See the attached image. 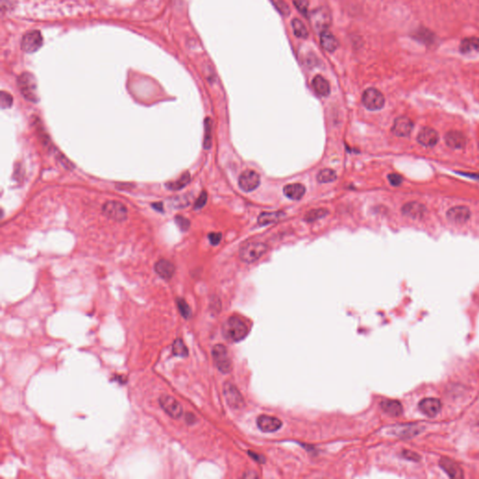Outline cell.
<instances>
[{
  "label": "cell",
  "mask_w": 479,
  "mask_h": 479,
  "mask_svg": "<svg viewBox=\"0 0 479 479\" xmlns=\"http://www.w3.org/2000/svg\"><path fill=\"white\" fill-rule=\"evenodd\" d=\"M414 38L424 44L432 43L433 34L428 29H419L414 35Z\"/></svg>",
  "instance_id": "cell-33"
},
{
  "label": "cell",
  "mask_w": 479,
  "mask_h": 479,
  "mask_svg": "<svg viewBox=\"0 0 479 479\" xmlns=\"http://www.w3.org/2000/svg\"><path fill=\"white\" fill-rule=\"evenodd\" d=\"M207 193H206L205 191H202V193H201V195L197 199L195 205H194V209H195V210H200V209L204 207L205 204L207 203Z\"/></svg>",
  "instance_id": "cell-38"
},
{
  "label": "cell",
  "mask_w": 479,
  "mask_h": 479,
  "mask_svg": "<svg viewBox=\"0 0 479 479\" xmlns=\"http://www.w3.org/2000/svg\"><path fill=\"white\" fill-rule=\"evenodd\" d=\"M17 83L24 98L33 103L38 102V85L32 74L28 72L23 73L18 78Z\"/></svg>",
  "instance_id": "cell-2"
},
{
  "label": "cell",
  "mask_w": 479,
  "mask_h": 479,
  "mask_svg": "<svg viewBox=\"0 0 479 479\" xmlns=\"http://www.w3.org/2000/svg\"><path fill=\"white\" fill-rule=\"evenodd\" d=\"M439 141V135L430 127H423L418 136V142L425 147H433Z\"/></svg>",
  "instance_id": "cell-16"
},
{
  "label": "cell",
  "mask_w": 479,
  "mask_h": 479,
  "mask_svg": "<svg viewBox=\"0 0 479 479\" xmlns=\"http://www.w3.org/2000/svg\"><path fill=\"white\" fill-rule=\"evenodd\" d=\"M387 178H388L390 185H393V186H398V185H401L402 182H403V178L400 175H395V173L388 175Z\"/></svg>",
  "instance_id": "cell-41"
},
{
  "label": "cell",
  "mask_w": 479,
  "mask_h": 479,
  "mask_svg": "<svg viewBox=\"0 0 479 479\" xmlns=\"http://www.w3.org/2000/svg\"><path fill=\"white\" fill-rule=\"evenodd\" d=\"M158 402L160 407L163 409L165 413L169 415L170 418L178 419L182 417L184 412L183 406L175 397H171L170 395H161Z\"/></svg>",
  "instance_id": "cell-8"
},
{
  "label": "cell",
  "mask_w": 479,
  "mask_h": 479,
  "mask_svg": "<svg viewBox=\"0 0 479 479\" xmlns=\"http://www.w3.org/2000/svg\"><path fill=\"white\" fill-rule=\"evenodd\" d=\"M268 246L263 243L251 242L242 245L239 251V256L242 262L254 263L266 254Z\"/></svg>",
  "instance_id": "cell-3"
},
{
  "label": "cell",
  "mask_w": 479,
  "mask_h": 479,
  "mask_svg": "<svg viewBox=\"0 0 479 479\" xmlns=\"http://www.w3.org/2000/svg\"><path fill=\"white\" fill-rule=\"evenodd\" d=\"M292 29L294 32L295 36L299 38H307L309 36V33L307 28L304 26V24L301 22L299 19H293L292 20Z\"/></svg>",
  "instance_id": "cell-29"
},
{
  "label": "cell",
  "mask_w": 479,
  "mask_h": 479,
  "mask_svg": "<svg viewBox=\"0 0 479 479\" xmlns=\"http://www.w3.org/2000/svg\"><path fill=\"white\" fill-rule=\"evenodd\" d=\"M224 395L226 401L231 408L239 409L245 406V400L241 395L238 388L230 382H227L224 385Z\"/></svg>",
  "instance_id": "cell-10"
},
{
  "label": "cell",
  "mask_w": 479,
  "mask_h": 479,
  "mask_svg": "<svg viewBox=\"0 0 479 479\" xmlns=\"http://www.w3.org/2000/svg\"><path fill=\"white\" fill-rule=\"evenodd\" d=\"M248 327L239 316H231L224 323L222 333L226 340L237 343L244 340L248 335Z\"/></svg>",
  "instance_id": "cell-1"
},
{
  "label": "cell",
  "mask_w": 479,
  "mask_h": 479,
  "mask_svg": "<svg viewBox=\"0 0 479 479\" xmlns=\"http://www.w3.org/2000/svg\"><path fill=\"white\" fill-rule=\"evenodd\" d=\"M460 51L462 54H471V53H479V38H467L463 39L460 44Z\"/></svg>",
  "instance_id": "cell-26"
},
{
  "label": "cell",
  "mask_w": 479,
  "mask_h": 479,
  "mask_svg": "<svg viewBox=\"0 0 479 479\" xmlns=\"http://www.w3.org/2000/svg\"><path fill=\"white\" fill-rule=\"evenodd\" d=\"M238 184L242 190L252 192L256 189L260 184V176L255 170L247 169L239 175Z\"/></svg>",
  "instance_id": "cell-9"
},
{
  "label": "cell",
  "mask_w": 479,
  "mask_h": 479,
  "mask_svg": "<svg viewBox=\"0 0 479 479\" xmlns=\"http://www.w3.org/2000/svg\"><path fill=\"white\" fill-rule=\"evenodd\" d=\"M471 216V212L465 206H456L449 209L447 212V217L452 223L463 224L467 222Z\"/></svg>",
  "instance_id": "cell-15"
},
{
  "label": "cell",
  "mask_w": 479,
  "mask_h": 479,
  "mask_svg": "<svg viewBox=\"0 0 479 479\" xmlns=\"http://www.w3.org/2000/svg\"><path fill=\"white\" fill-rule=\"evenodd\" d=\"M102 212L106 217L115 222H124L127 219V209L119 202L110 201L106 202L102 206Z\"/></svg>",
  "instance_id": "cell-6"
},
{
  "label": "cell",
  "mask_w": 479,
  "mask_h": 479,
  "mask_svg": "<svg viewBox=\"0 0 479 479\" xmlns=\"http://www.w3.org/2000/svg\"><path fill=\"white\" fill-rule=\"evenodd\" d=\"M212 359L218 370L223 374H229L232 370V362L229 351L223 344H216L212 350Z\"/></svg>",
  "instance_id": "cell-4"
},
{
  "label": "cell",
  "mask_w": 479,
  "mask_h": 479,
  "mask_svg": "<svg viewBox=\"0 0 479 479\" xmlns=\"http://www.w3.org/2000/svg\"><path fill=\"white\" fill-rule=\"evenodd\" d=\"M155 272H157L159 277L169 280L175 275V266L172 262L168 259H160L155 265Z\"/></svg>",
  "instance_id": "cell-17"
},
{
  "label": "cell",
  "mask_w": 479,
  "mask_h": 479,
  "mask_svg": "<svg viewBox=\"0 0 479 479\" xmlns=\"http://www.w3.org/2000/svg\"><path fill=\"white\" fill-rule=\"evenodd\" d=\"M208 239L210 241L211 245H217L222 239V234L219 232H212L208 235Z\"/></svg>",
  "instance_id": "cell-40"
},
{
  "label": "cell",
  "mask_w": 479,
  "mask_h": 479,
  "mask_svg": "<svg viewBox=\"0 0 479 479\" xmlns=\"http://www.w3.org/2000/svg\"><path fill=\"white\" fill-rule=\"evenodd\" d=\"M413 122L406 116H400L394 121L392 132L395 136L407 137L413 129Z\"/></svg>",
  "instance_id": "cell-13"
},
{
  "label": "cell",
  "mask_w": 479,
  "mask_h": 479,
  "mask_svg": "<svg viewBox=\"0 0 479 479\" xmlns=\"http://www.w3.org/2000/svg\"><path fill=\"white\" fill-rule=\"evenodd\" d=\"M272 5L277 10L279 13H281L284 16H287L290 13V9L289 5L285 2V0H271Z\"/></svg>",
  "instance_id": "cell-35"
},
{
  "label": "cell",
  "mask_w": 479,
  "mask_h": 479,
  "mask_svg": "<svg viewBox=\"0 0 479 479\" xmlns=\"http://www.w3.org/2000/svg\"><path fill=\"white\" fill-rule=\"evenodd\" d=\"M191 177L190 173L188 171L185 172L184 175H181L179 179L176 180L175 182H170L166 184V187L169 190L178 191L183 189L186 185L189 184Z\"/></svg>",
  "instance_id": "cell-27"
},
{
  "label": "cell",
  "mask_w": 479,
  "mask_h": 479,
  "mask_svg": "<svg viewBox=\"0 0 479 479\" xmlns=\"http://www.w3.org/2000/svg\"><path fill=\"white\" fill-rule=\"evenodd\" d=\"M362 103L366 109L370 111L381 110L385 105V98L379 90L376 88H368L362 95Z\"/></svg>",
  "instance_id": "cell-7"
},
{
  "label": "cell",
  "mask_w": 479,
  "mask_h": 479,
  "mask_svg": "<svg viewBox=\"0 0 479 479\" xmlns=\"http://www.w3.org/2000/svg\"><path fill=\"white\" fill-rule=\"evenodd\" d=\"M172 354L181 358H185L188 356V349L186 347L184 341L178 338L172 343Z\"/></svg>",
  "instance_id": "cell-31"
},
{
  "label": "cell",
  "mask_w": 479,
  "mask_h": 479,
  "mask_svg": "<svg viewBox=\"0 0 479 479\" xmlns=\"http://www.w3.org/2000/svg\"><path fill=\"white\" fill-rule=\"evenodd\" d=\"M402 211L404 215L409 217L420 218L423 216L426 210L422 204H419L418 202H409L403 206Z\"/></svg>",
  "instance_id": "cell-23"
},
{
  "label": "cell",
  "mask_w": 479,
  "mask_h": 479,
  "mask_svg": "<svg viewBox=\"0 0 479 479\" xmlns=\"http://www.w3.org/2000/svg\"><path fill=\"white\" fill-rule=\"evenodd\" d=\"M328 212H329L328 210L323 209V208L315 209V210H312L310 212H307V214L305 215L304 220L308 223H312V222H315L318 219L325 217L327 215Z\"/></svg>",
  "instance_id": "cell-32"
},
{
  "label": "cell",
  "mask_w": 479,
  "mask_h": 479,
  "mask_svg": "<svg viewBox=\"0 0 479 479\" xmlns=\"http://www.w3.org/2000/svg\"><path fill=\"white\" fill-rule=\"evenodd\" d=\"M12 103H13V98L11 97V94L2 91L0 96L1 109H9L12 106Z\"/></svg>",
  "instance_id": "cell-36"
},
{
  "label": "cell",
  "mask_w": 479,
  "mask_h": 479,
  "mask_svg": "<svg viewBox=\"0 0 479 479\" xmlns=\"http://www.w3.org/2000/svg\"><path fill=\"white\" fill-rule=\"evenodd\" d=\"M43 39L41 34L38 30L28 32L22 38V50L28 54L37 52L42 45Z\"/></svg>",
  "instance_id": "cell-11"
},
{
  "label": "cell",
  "mask_w": 479,
  "mask_h": 479,
  "mask_svg": "<svg viewBox=\"0 0 479 479\" xmlns=\"http://www.w3.org/2000/svg\"><path fill=\"white\" fill-rule=\"evenodd\" d=\"M419 408L423 414L433 418L441 411V402L436 398H426L419 403Z\"/></svg>",
  "instance_id": "cell-12"
},
{
  "label": "cell",
  "mask_w": 479,
  "mask_h": 479,
  "mask_svg": "<svg viewBox=\"0 0 479 479\" xmlns=\"http://www.w3.org/2000/svg\"><path fill=\"white\" fill-rule=\"evenodd\" d=\"M381 408L385 413L392 416L398 417L403 414V406L402 403L395 400H385L381 403Z\"/></svg>",
  "instance_id": "cell-24"
},
{
  "label": "cell",
  "mask_w": 479,
  "mask_h": 479,
  "mask_svg": "<svg viewBox=\"0 0 479 479\" xmlns=\"http://www.w3.org/2000/svg\"><path fill=\"white\" fill-rule=\"evenodd\" d=\"M320 43L323 49L326 50L329 53H333L339 47V42L337 38H335L332 33L325 30L320 33Z\"/></svg>",
  "instance_id": "cell-22"
},
{
  "label": "cell",
  "mask_w": 479,
  "mask_h": 479,
  "mask_svg": "<svg viewBox=\"0 0 479 479\" xmlns=\"http://www.w3.org/2000/svg\"><path fill=\"white\" fill-rule=\"evenodd\" d=\"M294 5L297 7L298 11L302 13L303 15L307 14L308 11V2L306 0H295Z\"/></svg>",
  "instance_id": "cell-39"
},
{
  "label": "cell",
  "mask_w": 479,
  "mask_h": 479,
  "mask_svg": "<svg viewBox=\"0 0 479 479\" xmlns=\"http://www.w3.org/2000/svg\"><path fill=\"white\" fill-rule=\"evenodd\" d=\"M176 302H177L178 310H179L180 314L182 315V316L185 317V319L189 318L191 315H192V311H191L189 305L187 304V302L185 301V299L179 298V299H177Z\"/></svg>",
  "instance_id": "cell-34"
},
{
  "label": "cell",
  "mask_w": 479,
  "mask_h": 479,
  "mask_svg": "<svg viewBox=\"0 0 479 479\" xmlns=\"http://www.w3.org/2000/svg\"><path fill=\"white\" fill-rule=\"evenodd\" d=\"M337 179L336 172L332 169H323L317 175V181L320 184L332 183Z\"/></svg>",
  "instance_id": "cell-30"
},
{
  "label": "cell",
  "mask_w": 479,
  "mask_h": 479,
  "mask_svg": "<svg viewBox=\"0 0 479 479\" xmlns=\"http://www.w3.org/2000/svg\"><path fill=\"white\" fill-rule=\"evenodd\" d=\"M440 466L452 478H462L463 477V471L460 468L457 463H454L447 458H442L440 460Z\"/></svg>",
  "instance_id": "cell-19"
},
{
  "label": "cell",
  "mask_w": 479,
  "mask_h": 479,
  "mask_svg": "<svg viewBox=\"0 0 479 479\" xmlns=\"http://www.w3.org/2000/svg\"><path fill=\"white\" fill-rule=\"evenodd\" d=\"M212 119L208 117L204 120V139H203V147L206 150H209L212 146Z\"/></svg>",
  "instance_id": "cell-28"
},
{
  "label": "cell",
  "mask_w": 479,
  "mask_h": 479,
  "mask_svg": "<svg viewBox=\"0 0 479 479\" xmlns=\"http://www.w3.org/2000/svg\"><path fill=\"white\" fill-rule=\"evenodd\" d=\"M312 86L315 92L320 97H328L331 93L330 83L321 75H316L312 81Z\"/></svg>",
  "instance_id": "cell-21"
},
{
  "label": "cell",
  "mask_w": 479,
  "mask_h": 479,
  "mask_svg": "<svg viewBox=\"0 0 479 479\" xmlns=\"http://www.w3.org/2000/svg\"><path fill=\"white\" fill-rule=\"evenodd\" d=\"M249 455H250L251 457L253 458V459H255L256 462L264 463V459L262 458V456H259V455H257V454H255L254 452H249Z\"/></svg>",
  "instance_id": "cell-42"
},
{
  "label": "cell",
  "mask_w": 479,
  "mask_h": 479,
  "mask_svg": "<svg viewBox=\"0 0 479 479\" xmlns=\"http://www.w3.org/2000/svg\"><path fill=\"white\" fill-rule=\"evenodd\" d=\"M175 224L182 231H187L190 228V221L183 215L175 216Z\"/></svg>",
  "instance_id": "cell-37"
},
{
  "label": "cell",
  "mask_w": 479,
  "mask_h": 479,
  "mask_svg": "<svg viewBox=\"0 0 479 479\" xmlns=\"http://www.w3.org/2000/svg\"><path fill=\"white\" fill-rule=\"evenodd\" d=\"M162 205H163V204H162L161 202H158V203H153L152 204L153 208H155L156 210H158V211H160V212H162V211H163V206H162Z\"/></svg>",
  "instance_id": "cell-43"
},
{
  "label": "cell",
  "mask_w": 479,
  "mask_h": 479,
  "mask_svg": "<svg viewBox=\"0 0 479 479\" xmlns=\"http://www.w3.org/2000/svg\"><path fill=\"white\" fill-rule=\"evenodd\" d=\"M284 194L292 201H299L305 195V186L301 184H291L284 187Z\"/></svg>",
  "instance_id": "cell-20"
},
{
  "label": "cell",
  "mask_w": 479,
  "mask_h": 479,
  "mask_svg": "<svg viewBox=\"0 0 479 479\" xmlns=\"http://www.w3.org/2000/svg\"><path fill=\"white\" fill-rule=\"evenodd\" d=\"M284 216L285 212H262L257 218V223L259 226H268L280 221Z\"/></svg>",
  "instance_id": "cell-25"
},
{
  "label": "cell",
  "mask_w": 479,
  "mask_h": 479,
  "mask_svg": "<svg viewBox=\"0 0 479 479\" xmlns=\"http://www.w3.org/2000/svg\"><path fill=\"white\" fill-rule=\"evenodd\" d=\"M445 142L452 149H463L466 145V138L461 131H448L445 136Z\"/></svg>",
  "instance_id": "cell-18"
},
{
  "label": "cell",
  "mask_w": 479,
  "mask_h": 479,
  "mask_svg": "<svg viewBox=\"0 0 479 479\" xmlns=\"http://www.w3.org/2000/svg\"><path fill=\"white\" fill-rule=\"evenodd\" d=\"M256 424L264 432H274L282 427V421L270 416H260L256 419Z\"/></svg>",
  "instance_id": "cell-14"
},
{
  "label": "cell",
  "mask_w": 479,
  "mask_h": 479,
  "mask_svg": "<svg viewBox=\"0 0 479 479\" xmlns=\"http://www.w3.org/2000/svg\"><path fill=\"white\" fill-rule=\"evenodd\" d=\"M310 22L315 30L320 33L323 32L327 30L332 24L331 12L328 11L326 8H317L316 10L311 11Z\"/></svg>",
  "instance_id": "cell-5"
}]
</instances>
